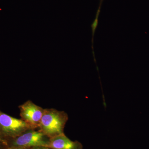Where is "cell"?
<instances>
[{
  "mask_svg": "<svg viewBox=\"0 0 149 149\" xmlns=\"http://www.w3.org/2000/svg\"><path fill=\"white\" fill-rule=\"evenodd\" d=\"M68 119L67 113L54 109H46L41 119L39 130L49 139L64 134Z\"/></svg>",
  "mask_w": 149,
  "mask_h": 149,
  "instance_id": "1",
  "label": "cell"
},
{
  "mask_svg": "<svg viewBox=\"0 0 149 149\" xmlns=\"http://www.w3.org/2000/svg\"><path fill=\"white\" fill-rule=\"evenodd\" d=\"M34 129L21 119H17L0 111V133L6 142L28 130Z\"/></svg>",
  "mask_w": 149,
  "mask_h": 149,
  "instance_id": "2",
  "label": "cell"
},
{
  "mask_svg": "<svg viewBox=\"0 0 149 149\" xmlns=\"http://www.w3.org/2000/svg\"><path fill=\"white\" fill-rule=\"evenodd\" d=\"M49 138L40 130L32 129L13 139L6 140L8 147L32 148L36 147H48Z\"/></svg>",
  "mask_w": 149,
  "mask_h": 149,
  "instance_id": "3",
  "label": "cell"
},
{
  "mask_svg": "<svg viewBox=\"0 0 149 149\" xmlns=\"http://www.w3.org/2000/svg\"><path fill=\"white\" fill-rule=\"evenodd\" d=\"M19 108L21 119L34 129L39 128L45 109L30 100L19 105Z\"/></svg>",
  "mask_w": 149,
  "mask_h": 149,
  "instance_id": "4",
  "label": "cell"
},
{
  "mask_svg": "<svg viewBox=\"0 0 149 149\" xmlns=\"http://www.w3.org/2000/svg\"><path fill=\"white\" fill-rule=\"evenodd\" d=\"M48 148L51 149H83V146L79 141H71L64 133L50 138Z\"/></svg>",
  "mask_w": 149,
  "mask_h": 149,
  "instance_id": "5",
  "label": "cell"
},
{
  "mask_svg": "<svg viewBox=\"0 0 149 149\" xmlns=\"http://www.w3.org/2000/svg\"><path fill=\"white\" fill-rule=\"evenodd\" d=\"M101 7V6H99L98 9L97 10V13H96L95 18L91 26L92 31H93V42H92L93 44V37H94L96 28L97 27L98 24L99 17L100 15V13Z\"/></svg>",
  "mask_w": 149,
  "mask_h": 149,
  "instance_id": "6",
  "label": "cell"
},
{
  "mask_svg": "<svg viewBox=\"0 0 149 149\" xmlns=\"http://www.w3.org/2000/svg\"><path fill=\"white\" fill-rule=\"evenodd\" d=\"M31 148H22L17 147H7L4 149H31Z\"/></svg>",
  "mask_w": 149,
  "mask_h": 149,
  "instance_id": "7",
  "label": "cell"
},
{
  "mask_svg": "<svg viewBox=\"0 0 149 149\" xmlns=\"http://www.w3.org/2000/svg\"><path fill=\"white\" fill-rule=\"evenodd\" d=\"M7 146L3 142L0 141V149H4Z\"/></svg>",
  "mask_w": 149,
  "mask_h": 149,
  "instance_id": "8",
  "label": "cell"
},
{
  "mask_svg": "<svg viewBox=\"0 0 149 149\" xmlns=\"http://www.w3.org/2000/svg\"><path fill=\"white\" fill-rule=\"evenodd\" d=\"M31 149H51L47 147H36L31 148Z\"/></svg>",
  "mask_w": 149,
  "mask_h": 149,
  "instance_id": "9",
  "label": "cell"
},
{
  "mask_svg": "<svg viewBox=\"0 0 149 149\" xmlns=\"http://www.w3.org/2000/svg\"><path fill=\"white\" fill-rule=\"evenodd\" d=\"M0 141H2V142H3V143H5L6 145H7L4 139H3V138L2 136L1 135V133H0Z\"/></svg>",
  "mask_w": 149,
  "mask_h": 149,
  "instance_id": "10",
  "label": "cell"
},
{
  "mask_svg": "<svg viewBox=\"0 0 149 149\" xmlns=\"http://www.w3.org/2000/svg\"><path fill=\"white\" fill-rule=\"evenodd\" d=\"M104 0H100V6H102V3L103 1Z\"/></svg>",
  "mask_w": 149,
  "mask_h": 149,
  "instance_id": "11",
  "label": "cell"
}]
</instances>
